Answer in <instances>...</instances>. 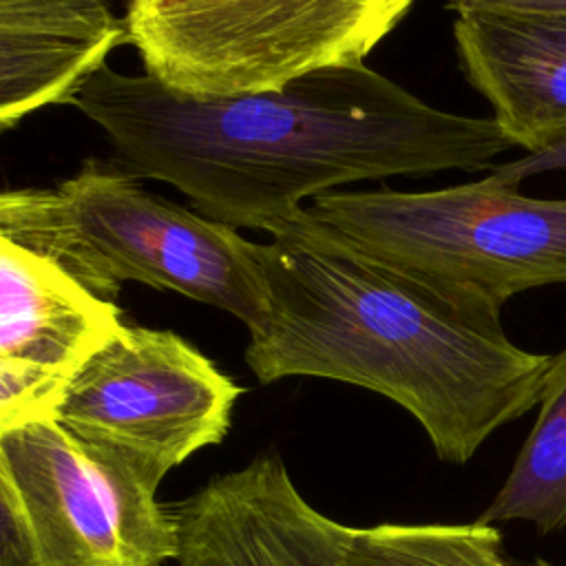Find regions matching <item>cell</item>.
Here are the masks:
<instances>
[{"mask_svg": "<svg viewBox=\"0 0 566 566\" xmlns=\"http://www.w3.org/2000/svg\"><path fill=\"white\" fill-rule=\"evenodd\" d=\"M71 104L104 130L126 175L166 181L203 217L265 234L340 186L484 170L513 148L491 117L440 111L365 62L203 97L102 64Z\"/></svg>", "mask_w": 566, "mask_h": 566, "instance_id": "6da1fadb", "label": "cell"}, {"mask_svg": "<svg viewBox=\"0 0 566 566\" xmlns=\"http://www.w3.org/2000/svg\"><path fill=\"white\" fill-rule=\"evenodd\" d=\"M268 234V314L245 349L261 382L316 376L382 394L458 464L539 402L553 356L517 347L500 314L365 256L305 206Z\"/></svg>", "mask_w": 566, "mask_h": 566, "instance_id": "7a4b0ae2", "label": "cell"}, {"mask_svg": "<svg viewBox=\"0 0 566 566\" xmlns=\"http://www.w3.org/2000/svg\"><path fill=\"white\" fill-rule=\"evenodd\" d=\"M0 237L99 301L137 281L214 305L248 332L268 314L254 241L97 161L51 188L0 190Z\"/></svg>", "mask_w": 566, "mask_h": 566, "instance_id": "3957f363", "label": "cell"}, {"mask_svg": "<svg viewBox=\"0 0 566 566\" xmlns=\"http://www.w3.org/2000/svg\"><path fill=\"white\" fill-rule=\"evenodd\" d=\"M307 212L365 256L458 303L502 314L509 298L566 285V199L493 175L440 190H332Z\"/></svg>", "mask_w": 566, "mask_h": 566, "instance_id": "277c9868", "label": "cell"}, {"mask_svg": "<svg viewBox=\"0 0 566 566\" xmlns=\"http://www.w3.org/2000/svg\"><path fill=\"white\" fill-rule=\"evenodd\" d=\"M239 394L175 332L122 323L71 369L51 418L157 491L170 469L223 440Z\"/></svg>", "mask_w": 566, "mask_h": 566, "instance_id": "5b68a950", "label": "cell"}, {"mask_svg": "<svg viewBox=\"0 0 566 566\" xmlns=\"http://www.w3.org/2000/svg\"><path fill=\"white\" fill-rule=\"evenodd\" d=\"M0 449L44 566H164L175 559L172 511L53 418L7 433Z\"/></svg>", "mask_w": 566, "mask_h": 566, "instance_id": "8992f818", "label": "cell"}, {"mask_svg": "<svg viewBox=\"0 0 566 566\" xmlns=\"http://www.w3.org/2000/svg\"><path fill=\"white\" fill-rule=\"evenodd\" d=\"M172 517L179 566H345L354 531L303 500L276 451L214 475Z\"/></svg>", "mask_w": 566, "mask_h": 566, "instance_id": "52a82bcc", "label": "cell"}, {"mask_svg": "<svg viewBox=\"0 0 566 566\" xmlns=\"http://www.w3.org/2000/svg\"><path fill=\"white\" fill-rule=\"evenodd\" d=\"M458 64L513 148L539 155L566 142V15L462 11Z\"/></svg>", "mask_w": 566, "mask_h": 566, "instance_id": "ba28073f", "label": "cell"}, {"mask_svg": "<svg viewBox=\"0 0 566 566\" xmlns=\"http://www.w3.org/2000/svg\"><path fill=\"white\" fill-rule=\"evenodd\" d=\"M126 42L104 0H0V133L71 104L80 84Z\"/></svg>", "mask_w": 566, "mask_h": 566, "instance_id": "9c48e42d", "label": "cell"}, {"mask_svg": "<svg viewBox=\"0 0 566 566\" xmlns=\"http://www.w3.org/2000/svg\"><path fill=\"white\" fill-rule=\"evenodd\" d=\"M117 325L99 301L57 268L0 237V358L71 374Z\"/></svg>", "mask_w": 566, "mask_h": 566, "instance_id": "30bf717a", "label": "cell"}, {"mask_svg": "<svg viewBox=\"0 0 566 566\" xmlns=\"http://www.w3.org/2000/svg\"><path fill=\"white\" fill-rule=\"evenodd\" d=\"M537 420L480 524L524 520L542 533L566 526V349L553 356Z\"/></svg>", "mask_w": 566, "mask_h": 566, "instance_id": "8fae6325", "label": "cell"}, {"mask_svg": "<svg viewBox=\"0 0 566 566\" xmlns=\"http://www.w3.org/2000/svg\"><path fill=\"white\" fill-rule=\"evenodd\" d=\"M491 524H380L354 528L345 566H511Z\"/></svg>", "mask_w": 566, "mask_h": 566, "instance_id": "7c38bea8", "label": "cell"}, {"mask_svg": "<svg viewBox=\"0 0 566 566\" xmlns=\"http://www.w3.org/2000/svg\"><path fill=\"white\" fill-rule=\"evenodd\" d=\"M66 376L40 365L0 358V440L29 422L51 418Z\"/></svg>", "mask_w": 566, "mask_h": 566, "instance_id": "4fadbf2b", "label": "cell"}, {"mask_svg": "<svg viewBox=\"0 0 566 566\" xmlns=\"http://www.w3.org/2000/svg\"><path fill=\"white\" fill-rule=\"evenodd\" d=\"M0 566H44L0 449Z\"/></svg>", "mask_w": 566, "mask_h": 566, "instance_id": "5bb4252c", "label": "cell"}, {"mask_svg": "<svg viewBox=\"0 0 566 566\" xmlns=\"http://www.w3.org/2000/svg\"><path fill=\"white\" fill-rule=\"evenodd\" d=\"M555 170H566V142L557 144L539 155H520L511 161L493 164L489 175H493L502 181H509V184H520L526 177L542 175V172H555Z\"/></svg>", "mask_w": 566, "mask_h": 566, "instance_id": "9a60e30c", "label": "cell"}, {"mask_svg": "<svg viewBox=\"0 0 566 566\" xmlns=\"http://www.w3.org/2000/svg\"><path fill=\"white\" fill-rule=\"evenodd\" d=\"M444 7L462 11H524L566 15V0H444Z\"/></svg>", "mask_w": 566, "mask_h": 566, "instance_id": "2e32d148", "label": "cell"}]
</instances>
